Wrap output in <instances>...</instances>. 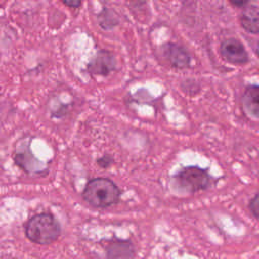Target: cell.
Listing matches in <instances>:
<instances>
[{
  "instance_id": "4",
  "label": "cell",
  "mask_w": 259,
  "mask_h": 259,
  "mask_svg": "<svg viewBox=\"0 0 259 259\" xmlns=\"http://www.w3.org/2000/svg\"><path fill=\"white\" fill-rule=\"evenodd\" d=\"M103 244L105 251V259H134L135 246L128 240L113 238L106 240Z\"/></svg>"
},
{
  "instance_id": "2",
  "label": "cell",
  "mask_w": 259,
  "mask_h": 259,
  "mask_svg": "<svg viewBox=\"0 0 259 259\" xmlns=\"http://www.w3.org/2000/svg\"><path fill=\"white\" fill-rule=\"evenodd\" d=\"M26 238L38 245H49L58 240L61 235V226L50 212H40L32 215L25 224Z\"/></svg>"
},
{
  "instance_id": "5",
  "label": "cell",
  "mask_w": 259,
  "mask_h": 259,
  "mask_svg": "<svg viewBox=\"0 0 259 259\" xmlns=\"http://www.w3.org/2000/svg\"><path fill=\"white\" fill-rule=\"evenodd\" d=\"M221 54L227 62L232 64H245L248 61L244 46L235 38H228L222 42Z\"/></svg>"
},
{
  "instance_id": "1",
  "label": "cell",
  "mask_w": 259,
  "mask_h": 259,
  "mask_svg": "<svg viewBox=\"0 0 259 259\" xmlns=\"http://www.w3.org/2000/svg\"><path fill=\"white\" fill-rule=\"evenodd\" d=\"M121 191L110 179L97 177L89 180L82 192L83 199L92 207L107 208L119 201Z\"/></svg>"
},
{
  "instance_id": "6",
  "label": "cell",
  "mask_w": 259,
  "mask_h": 259,
  "mask_svg": "<svg viewBox=\"0 0 259 259\" xmlns=\"http://www.w3.org/2000/svg\"><path fill=\"white\" fill-rule=\"evenodd\" d=\"M115 67V60L112 54L100 51L88 64V71L94 75H108Z\"/></svg>"
},
{
  "instance_id": "13",
  "label": "cell",
  "mask_w": 259,
  "mask_h": 259,
  "mask_svg": "<svg viewBox=\"0 0 259 259\" xmlns=\"http://www.w3.org/2000/svg\"><path fill=\"white\" fill-rule=\"evenodd\" d=\"M230 1L236 6H243L248 2V0H230Z\"/></svg>"
},
{
  "instance_id": "7",
  "label": "cell",
  "mask_w": 259,
  "mask_h": 259,
  "mask_svg": "<svg viewBox=\"0 0 259 259\" xmlns=\"http://www.w3.org/2000/svg\"><path fill=\"white\" fill-rule=\"evenodd\" d=\"M163 54L173 67L183 69L189 66L190 57L188 53L178 45L166 44L163 47Z\"/></svg>"
},
{
  "instance_id": "8",
  "label": "cell",
  "mask_w": 259,
  "mask_h": 259,
  "mask_svg": "<svg viewBox=\"0 0 259 259\" xmlns=\"http://www.w3.org/2000/svg\"><path fill=\"white\" fill-rule=\"evenodd\" d=\"M243 107L246 113L252 117L259 119V86H249L243 95Z\"/></svg>"
},
{
  "instance_id": "11",
  "label": "cell",
  "mask_w": 259,
  "mask_h": 259,
  "mask_svg": "<svg viewBox=\"0 0 259 259\" xmlns=\"http://www.w3.org/2000/svg\"><path fill=\"white\" fill-rule=\"evenodd\" d=\"M97 163H98L101 167L105 168V167H108V166L112 163V159H111V157H109V156H103L102 158H100V159L97 161Z\"/></svg>"
},
{
  "instance_id": "14",
  "label": "cell",
  "mask_w": 259,
  "mask_h": 259,
  "mask_svg": "<svg viewBox=\"0 0 259 259\" xmlns=\"http://www.w3.org/2000/svg\"><path fill=\"white\" fill-rule=\"evenodd\" d=\"M256 52H257V55H258V57H259V42H258V45H257V48H256Z\"/></svg>"
},
{
  "instance_id": "9",
  "label": "cell",
  "mask_w": 259,
  "mask_h": 259,
  "mask_svg": "<svg viewBox=\"0 0 259 259\" xmlns=\"http://www.w3.org/2000/svg\"><path fill=\"white\" fill-rule=\"evenodd\" d=\"M242 26L252 33H259V9L256 6H248L240 17Z\"/></svg>"
},
{
  "instance_id": "3",
  "label": "cell",
  "mask_w": 259,
  "mask_h": 259,
  "mask_svg": "<svg viewBox=\"0 0 259 259\" xmlns=\"http://www.w3.org/2000/svg\"><path fill=\"white\" fill-rule=\"evenodd\" d=\"M176 180L179 186L188 192L204 190L210 183L208 173L204 169L195 166H189L182 169L176 175Z\"/></svg>"
},
{
  "instance_id": "10",
  "label": "cell",
  "mask_w": 259,
  "mask_h": 259,
  "mask_svg": "<svg viewBox=\"0 0 259 259\" xmlns=\"http://www.w3.org/2000/svg\"><path fill=\"white\" fill-rule=\"evenodd\" d=\"M251 211L253 212V214L259 219V194L255 195L252 200L250 201V205H249Z\"/></svg>"
},
{
  "instance_id": "12",
  "label": "cell",
  "mask_w": 259,
  "mask_h": 259,
  "mask_svg": "<svg viewBox=\"0 0 259 259\" xmlns=\"http://www.w3.org/2000/svg\"><path fill=\"white\" fill-rule=\"evenodd\" d=\"M61 1L70 7H79L82 3V0H61Z\"/></svg>"
}]
</instances>
